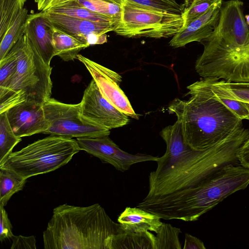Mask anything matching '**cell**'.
Listing matches in <instances>:
<instances>
[{"label":"cell","instance_id":"2e32d148","mask_svg":"<svg viewBox=\"0 0 249 249\" xmlns=\"http://www.w3.org/2000/svg\"><path fill=\"white\" fill-rule=\"evenodd\" d=\"M222 2L212 6L205 13L194 19L173 36L170 46L178 48L194 41L201 42L209 37L218 21Z\"/></svg>","mask_w":249,"mask_h":249},{"label":"cell","instance_id":"836d02e7","mask_svg":"<svg viewBox=\"0 0 249 249\" xmlns=\"http://www.w3.org/2000/svg\"><path fill=\"white\" fill-rule=\"evenodd\" d=\"M11 249H36V240L34 236H14Z\"/></svg>","mask_w":249,"mask_h":249},{"label":"cell","instance_id":"cb8c5ba5","mask_svg":"<svg viewBox=\"0 0 249 249\" xmlns=\"http://www.w3.org/2000/svg\"><path fill=\"white\" fill-rule=\"evenodd\" d=\"M211 86L222 94L244 103H249V83L228 82L207 78Z\"/></svg>","mask_w":249,"mask_h":249},{"label":"cell","instance_id":"4dcf8cb0","mask_svg":"<svg viewBox=\"0 0 249 249\" xmlns=\"http://www.w3.org/2000/svg\"><path fill=\"white\" fill-rule=\"evenodd\" d=\"M153 10L181 15L183 8L176 0H126Z\"/></svg>","mask_w":249,"mask_h":249},{"label":"cell","instance_id":"30bf717a","mask_svg":"<svg viewBox=\"0 0 249 249\" xmlns=\"http://www.w3.org/2000/svg\"><path fill=\"white\" fill-rule=\"evenodd\" d=\"M240 0L222 2L218 23L209 38L221 45L234 48L249 43V25L244 16Z\"/></svg>","mask_w":249,"mask_h":249},{"label":"cell","instance_id":"4316f807","mask_svg":"<svg viewBox=\"0 0 249 249\" xmlns=\"http://www.w3.org/2000/svg\"><path fill=\"white\" fill-rule=\"evenodd\" d=\"M26 0H0V40L18 14L23 9Z\"/></svg>","mask_w":249,"mask_h":249},{"label":"cell","instance_id":"1f68e13d","mask_svg":"<svg viewBox=\"0 0 249 249\" xmlns=\"http://www.w3.org/2000/svg\"><path fill=\"white\" fill-rule=\"evenodd\" d=\"M205 79L213 93L226 107L242 120L244 119L247 120L249 112L245 103L229 98L222 94L218 91L213 88L210 84L207 79Z\"/></svg>","mask_w":249,"mask_h":249},{"label":"cell","instance_id":"74e56055","mask_svg":"<svg viewBox=\"0 0 249 249\" xmlns=\"http://www.w3.org/2000/svg\"><path fill=\"white\" fill-rule=\"evenodd\" d=\"M245 18L247 23L249 25V14L245 16Z\"/></svg>","mask_w":249,"mask_h":249},{"label":"cell","instance_id":"f1b7e54d","mask_svg":"<svg viewBox=\"0 0 249 249\" xmlns=\"http://www.w3.org/2000/svg\"><path fill=\"white\" fill-rule=\"evenodd\" d=\"M221 2L222 0H193L190 5L183 10L181 14L184 22L183 27L205 13L213 5Z\"/></svg>","mask_w":249,"mask_h":249},{"label":"cell","instance_id":"ffe728a7","mask_svg":"<svg viewBox=\"0 0 249 249\" xmlns=\"http://www.w3.org/2000/svg\"><path fill=\"white\" fill-rule=\"evenodd\" d=\"M155 235L149 231H123L113 237L111 249H155Z\"/></svg>","mask_w":249,"mask_h":249},{"label":"cell","instance_id":"44dd1931","mask_svg":"<svg viewBox=\"0 0 249 249\" xmlns=\"http://www.w3.org/2000/svg\"><path fill=\"white\" fill-rule=\"evenodd\" d=\"M45 11L61 14L89 21L117 24L116 18L94 12L81 5L76 0H72L63 4L53 7Z\"/></svg>","mask_w":249,"mask_h":249},{"label":"cell","instance_id":"e0dca14e","mask_svg":"<svg viewBox=\"0 0 249 249\" xmlns=\"http://www.w3.org/2000/svg\"><path fill=\"white\" fill-rule=\"evenodd\" d=\"M53 26L76 38L88 47L93 34H105L113 31L116 24L82 19L67 15L46 11Z\"/></svg>","mask_w":249,"mask_h":249},{"label":"cell","instance_id":"7a4b0ae2","mask_svg":"<svg viewBox=\"0 0 249 249\" xmlns=\"http://www.w3.org/2000/svg\"><path fill=\"white\" fill-rule=\"evenodd\" d=\"M187 89L189 99L176 98L168 109L180 122L184 141L191 148L206 150L243 126L242 120L216 97L205 78Z\"/></svg>","mask_w":249,"mask_h":249},{"label":"cell","instance_id":"484cf974","mask_svg":"<svg viewBox=\"0 0 249 249\" xmlns=\"http://www.w3.org/2000/svg\"><path fill=\"white\" fill-rule=\"evenodd\" d=\"M181 232L179 228L163 223L156 233L155 249H181L179 240Z\"/></svg>","mask_w":249,"mask_h":249},{"label":"cell","instance_id":"6da1fadb","mask_svg":"<svg viewBox=\"0 0 249 249\" xmlns=\"http://www.w3.org/2000/svg\"><path fill=\"white\" fill-rule=\"evenodd\" d=\"M160 135L166 144L164 154L149 175V190L137 207L165 220H181L192 197L203 183L225 166L239 163L238 153L249 137L241 127L224 141L204 150L191 148L184 142L178 120Z\"/></svg>","mask_w":249,"mask_h":249},{"label":"cell","instance_id":"ac0fdd59","mask_svg":"<svg viewBox=\"0 0 249 249\" xmlns=\"http://www.w3.org/2000/svg\"><path fill=\"white\" fill-rule=\"evenodd\" d=\"M155 214L137 207H126L118 218L123 230L130 232L146 231L157 232L163 222Z\"/></svg>","mask_w":249,"mask_h":249},{"label":"cell","instance_id":"d6a6232c","mask_svg":"<svg viewBox=\"0 0 249 249\" xmlns=\"http://www.w3.org/2000/svg\"><path fill=\"white\" fill-rule=\"evenodd\" d=\"M14 235L12 232V225L4 207L0 206V241L12 239Z\"/></svg>","mask_w":249,"mask_h":249},{"label":"cell","instance_id":"4fadbf2b","mask_svg":"<svg viewBox=\"0 0 249 249\" xmlns=\"http://www.w3.org/2000/svg\"><path fill=\"white\" fill-rule=\"evenodd\" d=\"M80 103L84 117L110 130L123 126L129 122L128 116L103 97L93 79L85 89Z\"/></svg>","mask_w":249,"mask_h":249},{"label":"cell","instance_id":"8d00e7d4","mask_svg":"<svg viewBox=\"0 0 249 249\" xmlns=\"http://www.w3.org/2000/svg\"><path fill=\"white\" fill-rule=\"evenodd\" d=\"M238 159L240 165L249 168V137L239 149Z\"/></svg>","mask_w":249,"mask_h":249},{"label":"cell","instance_id":"d4e9b609","mask_svg":"<svg viewBox=\"0 0 249 249\" xmlns=\"http://www.w3.org/2000/svg\"><path fill=\"white\" fill-rule=\"evenodd\" d=\"M21 141L14 132L8 121L6 112L0 113V166Z\"/></svg>","mask_w":249,"mask_h":249},{"label":"cell","instance_id":"83f0119b","mask_svg":"<svg viewBox=\"0 0 249 249\" xmlns=\"http://www.w3.org/2000/svg\"><path fill=\"white\" fill-rule=\"evenodd\" d=\"M81 5L97 13L113 17L118 20L121 13L119 0H76Z\"/></svg>","mask_w":249,"mask_h":249},{"label":"cell","instance_id":"277c9868","mask_svg":"<svg viewBox=\"0 0 249 249\" xmlns=\"http://www.w3.org/2000/svg\"><path fill=\"white\" fill-rule=\"evenodd\" d=\"M15 46L17 69L14 76L0 87V113L24 102L43 105L51 98V65L44 62L25 35Z\"/></svg>","mask_w":249,"mask_h":249},{"label":"cell","instance_id":"8992f818","mask_svg":"<svg viewBox=\"0 0 249 249\" xmlns=\"http://www.w3.org/2000/svg\"><path fill=\"white\" fill-rule=\"evenodd\" d=\"M121 13L114 32L127 37L173 36L183 27L182 15L161 12L126 0H119Z\"/></svg>","mask_w":249,"mask_h":249},{"label":"cell","instance_id":"ba28073f","mask_svg":"<svg viewBox=\"0 0 249 249\" xmlns=\"http://www.w3.org/2000/svg\"><path fill=\"white\" fill-rule=\"evenodd\" d=\"M201 42L204 50L196 61L195 69L201 77L249 83V43L228 48L208 38Z\"/></svg>","mask_w":249,"mask_h":249},{"label":"cell","instance_id":"f35d334b","mask_svg":"<svg viewBox=\"0 0 249 249\" xmlns=\"http://www.w3.org/2000/svg\"><path fill=\"white\" fill-rule=\"evenodd\" d=\"M245 103V105H246V106L247 107V109L249 111V103ZM247 120H249V115Z\"/></svg>","mask_w":249,"mask_h":249},{"label":"cell","instance_id":"d6986e66","mask_svg":"<svg viewBox=\"0 0 249 249\" xmlns=\"http://www.w3.org/2000/svg\"><path fill=\"white\" fill-rule=\"evenodd\" d=\"M53 43L54 55L64 61L77 59L79 53L88 47L72 36L54 26Z\"/></svg>","mask_w":249,"mask_h":249},{"label":"cell","instance_id":"f546056e","mask_svg":"<svg viewBox=\"0 0 249 249\" xmlns=\"http://www.w3.org/2000/svg\"><path fill=\"white\" fill-rule=\"evenodd\" d=\"M17 65L18 58L14 45L7 55L0 60V87H3L14 76Z\"/></svg>","mask_w":249,"mask_h":249},{"label":"cell","instance_id":"5bb4252c","mask_svg":"<svg viewBox=\"0 0 249 249\" xmlns=\"http://www.w3.org/2000/svg\"><path fill=\"white\" fill-rule=\"evenodd\" d=\"M6 114L12 130L20 138L43 133L49 127L41 105L22 103L9 108Z\"/></svg>","mask_w":249,"mask_h":249},{"label":"cell","instance_id":"603a6c76","mask_svg":"<svg viewBox=\"0 0 249 249\" xmlns=\"http://www.w3.org/2000/svg\"><path fill=\"white\" fill-rule=\"evenodd\" d=\"M28 10L25 8L20 11L14 18L2 38L0 40V60L8 53L12 47L24 35V25Z\"/></svg>","mask_w":249,"mask_h":249},{"label":"cell","instance_id":"8fae6325","mask_svg":"<svg viewBox=\"0 0 249 249\" xmlns=\"http://www.w3.org/2000/svg\"><path fill=\"white\" fill-rule=\"evenodd\" d=\"M81 150L86 151L103 162L112 165L121 172L128 170L134 164L149 161H157L159 157L138 153L129 154L121 149L108 137L77 138Z\"/></svg>","mask_w":249,"mask_h":249},{"label":"cell","instance_id":"7402d4cb","mask_svg":"<svg viewBox=\"0 0 249 249\" xmlns=\"http://www.w3.org/2000/svg\"><path fill=\"white\" fill-rule=\"evenodd\" d=\"M26 180L12 169L0 167V206H6L14 194L22 190Z\"/></svg>","mask_w":249,"mask_h":249},{"label":"cell","instance_id":"3957f363","mask_svg":"<svg viewBox=\"0 0 249 249\" xmlns=\"http://www.w3.org/2000/svg\"><path fill=\"white\" fill-rule=\"evenodd\" d=\"M99 204L55 207L43 233L45 249H111L113 237L123 231Z\"/></svg>","mask_w":249,"mask_h":249},{"label":"cell","instance_id":"9c48e42d","mask_svg":"<svg viewBox=\"0 0 249 249\" xmlns=\"http://www.w3.org/2000/svg\"><path fill=\"white\" fill-rule=\"evenodd\" d=\"M49 127L43 134L72 138L109 136L108 128L84 117L80 103L71 104L50 98L43 105Z\"/></svg>","mask_w":249,"mask_h":249},{"label":"cell","instance_id":"e575fe53","mask_svg":"<svg viewBox=\"0 0 249 249\" xmlns=\"http://www.w3.org/2000/svg\"><path fill=\"white\" fill-rule=\"evenodd\" d=\"M183 249H205L203 242L198 238L189 234H185Z\"/></svg>","mask_w":249,"mask_h":249},{"label":"cell","instance_id":"9a60e30c","mask_svg":"<svg viewBox=\"0 0 249 249\" xmlns=\"http://www.w3.org/2000/svg\"><path fill=\"white\" fill-rule=\"evenodd\" d=\"M53 28L46 11L28 15L24 25V34L29 43L49 65L55 56L53 43Z\"/></svg>","mask_w":249,"mask_h":249},{"label":"cell","instance_id":"5b68a950","mask_svg":"<svg viewBox=\"0 0 249 249\" xmlns=\"http://www.w3.org/2000/svg\"><path fill=\"white\" fill-rule=\"evenodd\" d=\"M80 150L77 140L50 135L12 152L0 167L12 169L27 179L64 166Z\"/></svg>","mask_w":249,"mask_h":249},{"label":"cell","instance_id":"52a82bcc","mask_svg":"<svg viewBox=\"0 0 249 249\" xmlns=\"http://www.w3.org/2000/svg\"><path fill=\"white\" fill-rule=\"evenodd\" d=\"M249 184V168L227 165L215 173L199 187L190 201L182 220L195 221L232 194Z\"/></svg>","mask_w":249,"mask_h":249},{"label":"cell","instance_id":"7c38bea8","mask_svg":"<svg viewBox=\"0 0 249 249\" xmlns=\"http://www.w3.org/2000/svg\"><path fill=\"white\" fill-rule=\"evenodd\" d=\"M77 59L88 70L103 97L121 112L138 119L127 97L120 87L122 77L116 72L79 54Z\"/></svg>","mask_w":249,"mask_h":249},{"label":"cell","instance_id":"d590c367","mask_svg":"<svg viewBox=\"0 0 249 249\" xmlns=\"http://www.w3.org/2000/svg\"><path fill=\"white\" fill-rule=\"evenodd\" d=\"M72 0H35L38 11H45Z\"/></svg>","mask_w":249,"mask_h":249}]
</instances>
